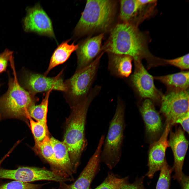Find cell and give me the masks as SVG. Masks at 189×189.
Here are the masks:
<instances>
[{"label": "cell", "mask_w": 189, "mask_h": 189, "mask_svg": "<svg viewBox=\"0 0 189 189\" xmlns=\"http://www.w3.org/2000/svg\"><path fill=\"white\" fill-rule=\"evenodd\" d=\"M150 40L148 33L140 31L138 26L123 22L112 28L101 50L108 53L128 55L134 61H141L145 59L151 64L156 57L149 50Z\"/></svg>", "instance_id": "cell-1"}, {"label": "cell", "mask_w": 189, "mask_h": 189, "mask_svg": "<svg viewBox=\"0 0 189 189\" xmlns=\"http://www.w3.org/2000/svg\"><path fill=\"white\" fill-rule=\"evenodd\" d=\"M99 92L97 87L92 89L85 98L72 107L71 113L67 120L63 141L67 148L74 174L77 172L81 156L87 145L85 129L88 111Z\"/></svg>", "instance_id": "cell-2"}, {"label": "cell", "mask_w": 189, "mask_h": 189, "mask_svg": "<svg viewBox=\"0 0 189 189\" xmlns=\"http://www.w3.org/2000/svg\"><path fill=\"white\" fill-rule=\"evenodd\" d=\"M116 9L115 1H87L84 10L74 30V36L80 37L92 33H104L111 27Z\"/></svg>", "instance_id": "cell-3"}, {"label": "cell", "mask_w": 189, "mask_h": 189, "mask_svg": "<svg viewBox=\"0 0 189 189\" xmlns=\"http://www.w3.org/2000/svg\"><path fill=\"white\" fill-rule=\"evenodd\" d=\"M14 77H10L8 89L0 98V113L4 118H14L27 122L30 117L29 111L38 101L19 84L15 70Z\"/></svg>", "instance_id": "cell-4"}, {"label": "cell", "mask_w": 189, "mask_h": 189, "mask_svg": "<svg viewBox=\"0 0 189 189\" xmlns=\"http://www.w3.org/2000/svg\"><path fill=\"white\" fill-rule=\"evenodd\" d=\"M125 105L118 99L114 114L111 120L107 135L104 139L100 155V161L110 169L119 162L122 154V148L126 127L125 119Z\"/></svg>", "instance_id": "cell-5"}, {"label": "cell", "mask_w": 189, "mask_h": 189, "mask_svg": "<svg viewBox=\"0 0 189 189\" xmlns=\"http://www.w3.org/2000/svg\"><path fill=\"white\" fill-rule=\"evenodd\" d=\"M103 54L101 53L88 65L76 70L71 77L64 81V96L72 107L85 98L91 90Z\"/></svg>", "instance_id": "cell-6"}, {"label": "cell", "mask_w": 189, "mask_h": 189, "mask_svg": "<svg viewBox=\"0 0 189 189\" xmlns=\"http://www.w3.org/2000/svg\"><path fill=\"white\" fill-rule=\"evenodd\" d=\"M0 178L13 179L27 183L41 180L53 181L59 183L74 181L73 178L58 176L45 168L29 166H20L15 170L1 168Z\"/></svg>", "instance_id": "cell-7"}, {"label": "cell", "mask_w": 189, "mask_h": 189, "mask_svg": "<svg viewBox=\"0 0 189 189\" xmlns=\"http://www.w3.org/2000/svg\"><path fill=\"white\" fill-rule=\"evenodd\" d=\"M160 111L165 116L167 124H175L180 116L189 111V92L185 90L169 91L162 95Z\"/></svg>", "instance_id": "cell-8"}, {"label": "cell", "mask_w": 189, "mask_h": 189, "mask_svg": "<svg viewBox=\"0 0 189 189\" xmlns=\"http://www.w3.org/2000/svg\"><path fill=\"white\" fill-rule=\"evenodd\" d=\"M62 71L56 76L49 77L39 73L25 72L22 78L23 88L30 93L35 96L38 93L52 90L64 92L66 87L61 77Z\"/></svg>", "instance_id": "cell-9"}, {"label": "cell", "mask_w": 189, "mask_h": 189, "mask_svg": "<svg viewBox=\"0 0 189 189\" xmlns=\"http://www.w3.org/2000/svg\"><path fill=\"white\" fill-rule=\"evenodd\" d=\"M26 12L23 21L25 32L55 39L51 20L39 3L27 8Z\"/></svg>", "instance_id": "cell-10"}, {"label": "cell", "mask_w": 189, "mask_h": 189, "mask_svg": "<svg viewBox=\"0 0 189 189\" xmlns=\"http://www.w3.org/2000/svg\"><path fill=\"white\" fill-rule=\"evenodd\" d=\"M104 136V135L101 136L94 153L76 180L70 184L59 183L57 189H90L91 183L99 170L100 155Z\"/></svg>", "instance_id": "cell-11"}, {"label": "cell", "mask_w": 189, "mask_h": 189, "mask_svg": "<svg viewBox=\"0 0 189 189\" xmlns=\"http://www.w3.org/2000/svg\"><path fill=\"white\" fill-rule=\"evenodd\" d=\"M134 70L130 80L139 95L155 102L161 101L162 95L155 87L154 77L148 72L141 61H134Z\"/></svg>", "instance_id": "cell-12"}, {"label": "cell", "mask_w": 189, "mask_h": 189, "mask_svg": "<svg viewBox=\"0 0 189 189\" xmlns=\"http://www.w3.org/2000/svg\"><path fill=\"white\" fill-rule=\"evenodd\" d=\"M157 1L146 5L139 0H124L120 2V17L123 22L137 26L150 17L155 11Z\"/></svg>", "instance_id": "cell-13"}, {"label": "cell", "mask_w": 189, "mask_h": 189, "mask_svg": "<svg viewBox=\"0 0 189 189\" xmlns=\"http://www.w3.org/2000/svg\"><path fill=\"white\" fill-rule=\"evenodd\" d=\"M168 141L174 157V165L171 168L172 171L174 172L172 177L174 180H177L179 182L183 173L182 169L188 142L180 127L177 128L175 132H170Z\"/></svg>", "instance_id": "cell-14"}, {"label": "cell", "mask_w": 189, "mask_h": 189, "mask_svg": "<svg viewBox=\"0 0 189 189\" xmlns=\"http://www.w3.org/2000/svg\"><path fill=\"white\" fill-rule=\"evenodd\" d=\"M170 125L167 124L164 132L160 138L151 144L148 153V172L144 176L150 179L155 174L160 170L166 161L165 154L167 148L169 146L167 136L170 130Z\"/></svg>", "instance_id": "cell-15"}, {"label": "cell", "mask_w": 189, "mask_h": 189, "mask_svg": "<svg viewBox=\"0 0 189 189\" xmlns=\"http://www.w3.org/2000/svg\"><path fill=\"white\" fill-rule=\"evenodd\" d=\"M104 33L88 38L78 44L76 50L77 57L76 70L84 67L91 63L99 54Z\"/></svg>", "instance_id": "cell-16"}, {"label": "cell", "mask_w": 189, "mask_h": 189, "mask_svg": "<svg viewBox=\"0 0 189 189\" xmlns=\"http://www.w3.org/2000/svg\"><path fill=\"white\" fill-rule=\"evenodd\" d=\"M139 110L147 133L151 137H155L162 130V124L161 117L152 101L145 99L140 107Z\"/></svg>", "instance_id": "cell-17"}, {"label": "cell", "mask_w": 189, "mask_h": 189, "mask_svg": "<svg viewBox=\"0 0 189 189\" xmlns=\"http://www.w3.org/2000/svg\"><path fill=\"white\" fill-rule=\"evenodd\" d=\"M57 165L59 175L68 178H74L72 165L67 148L63 141L53 137L50 138Z\"/></svg>", "instance_id": "cell-18"}, {"label": "cell", "mask_w": 189, "mask_h": 189, "mask_svg": "<svg viewBox=\"0 0 189 189\" xmlns=\"http://www.w3.org/2000/svg\"><path fill=\"white\" fill-rule=\"evenodd\" d=\"M108 68L111 73L120 78L129 77L132 72V61L131 56L109 53Z\"/></svg>", "instance_id": "cell-19"}, {"label": "cell", "mask_w": 189, "mask_h": 189, "mask_svg": "<svg viewBox=\"0 0 189 189\" xmlns=\"http://www.w3.org/2000/svg\"><path fill=\"white\" fill-rule=\"evenodd\" d=\"M70 40L62 42L54 50L51 57L48 67L44 74L45 76H47L54 68L66 61L72 53L77 49L78 44H75L74 42L71 44H69Z\"/></svg>", "instance_id": "cell-20"}, {"label": "cell", "mask_w": 189, "mask_h": 189, "mask_svg": "<svg viewBox=\"0 0 189 189\" xmlns=\"http://www.w3.org/2000/svg\"><path fill=\"white\" fill-rule=\"evenodd\" d=\"M166 86L169 91L185 90L189 87V72L182 71L166 75L154 77Z\"/></svg>", "instance_id": "cell-21"}, {"label": "cell", "mask_w": 189, "mask_h": 189, "mask_svg": "<svg viewBox=\"0 0 189 189\" xmlns=\"http://www.w3.org/2000/svg\"><path fill=\"white\" fill-rule=\"evenodd\" d=\"M33 149L35 153L40 155L49 164L50 170L59 176L53 148L49 135L42 141L35 143Z\"/></svg>", "instance_id": "cell-22"}, {"label": "cell", "mask_w": 189, "mask_h": 189, "mask_svg": "<svg viewBox=\"0 0 189 189\" xmlns=\"http://www.w3.org/2000/svg\"><path fill=\"white\" fill-rule=\"evenodd\" d=\"M52 90H51L46 92L41 103L39 104L33 106L29 111L30 117L46 126H47V116L49 98Z\"/></svg>", "instance_id": "cell-23"}, {"label": "cell", "mask_w": 189, "mask_h": 189, "mask_svg": "<svg viewBox=\"0 0 189 189\" xmlns=\"http://www.w3.org/2000/svg\"><path fill=\"white\" fill-rule=\"evenodd\" d=\"M129 176L121 177L113 172H109L103 181L93 189H120L128 181Z\"/></svg>", "instance_id": "cell-24"}, {"label": "cell", "mask_w": 189, "mask_h": 189, "mask_svg": "<svg viewBox=\"0 0 189 189\" xmlns=\"http://www.w3.org/2000/svg\"><path fill=\"white\" fill-rule=\"evenodd\" d=\"M160 173L155 189H170L172 172L166 161L160 170Z\"/></svg>", "instance_id": "cell-25"}, {"label": "cell", "mask_w": 189, "mask_h": 189, "mask_svg": "<svg viewBox=\"0 0 189 189\" xmlns=\"http://www.w3.org/2000/svg\"><path fill=\"white\" fill-rule=\"evenodd\" d=\"M29 119L35 143L42 141L49 134L47 126L39 122L34 121L30 117Z\"/></svg>", "instance_id": "cell-26"}, {"label": "cell", "mask_w": 189, "mask_h": 189, "mask_svg": "<svg viewBox=\"0 0 189 189\" xmlns=\"http://www.w3.org/2000/svg\"><path fill=\"white\" fill-rule=\"evenodd\" d=\"M46 183L34 184L15 180L0 185V189H41Z\"/></svg>", "instance_id": "cell-27"}, {"label": "cell", "mask_w": 189, "mask_h": 189, "mask_svg": "<svg viewBox=\"0 0 189 189\" xmlns=\"http://www.w3.org/2000/svg\"><path fill=\"white\" fill-rule=\"evenodd\" d=\"M163 64H168L177 67L181 70L189 69V54L172 59H162Z\"/></svg>", "instance_id": "cell-28"}, {"label": "cell", "mask_w": 189, "mask_h": 189, "mask_svg": "<svg viewBox=\"0 0 189 189\" xmlns=\"http://www.w3.org/2000/svg\"><path fill=\"white\" fill-rule=\"evenodd\" d=\"M13 51L6 49L0 54V73L6 71L8 62L13 56Z\"/></svg>", "instance_id": "cell-29"}, {"label": "cell", "mask_w": 189, "mask_h": 189, "mask_svg": "<svg viewBox=\"0 0 189 189\" xmlns=\"http://www.w3.org/2000/svg\"><path fill=\"white\" fill-rule=\"evenodd\" d=\"M144 176L140 178L138 177L132 183L129 181L125 183L120 189H146L144 186L143 181Z\"/></svg>", "instance_id": "cell-30"}, {"label": "cell", "mask_w": 189, "mask_h": 189, "mask_svg": "<svg viewBox=\"0 0 189 189\" xmlns=\"http://www.w3.org/2000/svg\"><path fill=\"white\" fill-rule=\"evenodd\" d=\"M180 124L183 129L189 133V111L179 117L176 121L175 124Z\"/></svg>", "instance_id": "cell-31"}, {"label": "cell", "mask_w": 189, "mask_h": 189, "mask_svg": "<svg viewBox=\"0 0 189 189\" xmlns=\"http://www.w3.org/2000/svg\"><path fill=\"white\" fill-rule=\"evenodd\" d=\"M189 177L183 174L179 182L182 189H189Z\"/></svg>", "instance_id": "cell-32"}, {"label": "cell", "mask_w": 189, "mask_h": 189, "mask_svg": "<svg viewBox=\"0 0 189 189\" xmlns=\"http://www.w3.org/2000/svg\"><path fill=\"white\" fill-rule=\"evenodd\" d=\"M16 146L15 145H14L12 148L0 160V165L3 162L4 160L7 157L9 154L12 152L14 149L15 148Z\"/></svg>", "instance_id": "cell-33"}, {"label": "cell", "mask_w": 189, "mask_h": 189, "mask_svg": "<svg viewBox=\"0 0 189 189\" xmlns=\"http://www.w3.org/2000/svg\"><path fill=\"white\" fill-rule=\"evenodd\" d=\"M0 86H1V85L0 84ZM1 118L2 117H1V115L0 113V120L1 119Z\"/></svg>", "instance_id": "cell-34"}, {"label": "cell", "mask_w": 189, "mask_h": 189, "mask_svg": "<svg viewBox=\"0 0 189 189\" xmlns=\"http://www.w3.org/2000/svg\"><path fill=\"white\" fill-rule=\"evenodd\" d=\"M51 189H56L55 188L53 187L52 188H51Z\"/></svg>", "instance_id": "cell-35"}]
</instances>
